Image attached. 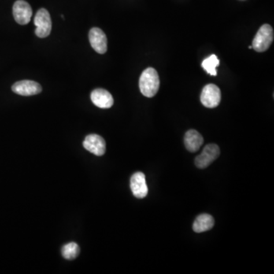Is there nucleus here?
<instances>
[{"label":"nucleus","instance_id":"nucleus-6","mask_svg":"<svg viewBox=\"0 0 274 274\" xmlns=\"http://www.w3.org/2000/svg\"><path fill=\"white\" fill-rule=\"evenodd\" d=\"M13 16L18 24L25 25L28 24L32 17L31 5L24 0H18L13 5Z\"/></svg>","mask_w":274,"mask_h":274},{"label":"nucleus","instance_id":"nucleus-2","mask_svg":"<svg viewBox=\"0 0 274 274\" xmlns=\"http://www.w3.org/2000/svg\"><path fill=\"white\" fill-rule=\"evenodd\" d=\"M274 33L273 27L270 24H264L256 34L252 42L253 50L259 53L266 51L269 49L274 41Z\"/></svg>","mask_w":274,"mask_h":274},{"label":"nucleus","instance_id":"nucleus-15","mask_svg":"<svg viewBox=\"0 0 274 274\" xmlns=\"http://www.w3.org/2000/svg\"><path fill=\"white\" fill-rule=\"evenodd\" d=\"M80 252L79 245L75 242H70L64 245L62 249V255L67 260H72L77 257Z\"/></svg>","mask_w":274,"mask_h":274},{"label":"nucleus","instance_id":"nucleus-10","mask_svg":"<svg viewBox=\"0 0 274 274\" xmlns=\"http://www.w3.org/2000/svg\"><path fill=\"white\" fill-rule=\"evenodd\" d=\"M130 188L137 198L142 199L147 196L149 189L146 184V176L142 172L134 174L130 178Z\"/></svg>","mask_w":274,"mask_h":274},{"label":"nucleus","instance_id":"nucleus-12","mask_svg":"<svg viewBox=\"0 0 274 274\" xmlns=\"http://www.w3.org/2000/svg\"><path fill=\"white\" fill-rule=\"evenodd\" d=\"M204 144V137L195 130H190L184 136L185 147L190 153H196Z\"/></svg>","mask_w":274,"mask_h":274},{"label":"nucleus","instance_id":"nucleus-8","mask_svg":"<svg viewBox=\"0 0 274 274\" xmlns=\"http://www.w3.org/2000/svg\"><path fill=\"white\" fill-rule=\"evenodd\" d=\"M83 146L86 150L97 156H101L106 152V142L101 136L90 134L87 136L83 142Z\"/></svg>","mask_w":274,"mask_h":274},{"label":"nucleus","instance_id":"nucleus-4","mask_svg":"<svg viewBox=\"0 0 274 274\" xmlns=\"http://www.w3.org/2000/svg\"><path fill=\"white\" fill-rule=\"evenodd\" d=\"M222 94L220 89L214 84L204 86L201 94V101L206 108H214L221 101Z\"/></svg>","mask_w":274,"mask_h":274},{"label":"nucleus","instance_id":"nucleus-5","mask_svg":"<svg viewBox=\"0 0 274 274\" xmlns=\"http://www.w3.org/2000/svg\"><path fill=\"white\" fill-rule=\"evenodd\" d=\"M220 154V149L216 144H208L204 147L202 153L197 156L195 159V164L197 168H207L209 164H212L217 159Z\"/></svg>","mask_w":274,"mask_h":274},{"label":"nucleus","instance_id":"nucleus-3","mask_svg":"<svg viewBox=\"0 0 274 274\" xmlns=\"http://www.w3.org/2000/svg\"><path fill=\"white\" fill-rule=\"evenodd\" d=\"M36 26L35 34L40 38H45L50 35L52 29L51 18L46 9H41L38 11L34 20Z\"/></svg>","mask_w":274,"mask_h":274},{"label":"nucleus","instance_id":"nucleus-11","mask_svg":"<svg viewBox=\"0 0 274 274\" xmlns=\"http://www.w3.org/2000/svg\"><path fill=\"white\" fill-rule=\"evenodd\" d=\"M91 100L95 106L104 109L112 108L114 105L112 94L105 89H94L91 94Z\"/></svg>","mask_w":274,"mask_h":274},{"label":"nucleus","instance_id":"nucleus-1","mask_svg":"<svg viewBox=\"0 0 274 274\" xmlns=\"http://www.w3.org/2000/svg\"><path fill=\"white\" fill-rule=\"evenodd\" d=\"M141 93L147 98H153L160 87V79L157 71L152 67L146 68L141 74L139 82Z\"/></svg>","mask_w":274,"mask_h":274},{"label":"nucleus","instance_id":"nucleus-13","mask_svg":"<svg viewBox=\"0 0 274 274\" xmlns=\"http://www.w3.org/2000/svg\"><path fill=\"white\" fill-rule=\"evenodd\" d=\"M215 220L211 215L201 214L197 216L193 225L195 232L201 233L212 229L214 226Z\"/></svg>","mask_w":274,"mask_h":274},{"label":"nucleus","instance_id":"nucleus-7","mask_svg":"<svg viewBox=\"0 0 274 274\" xmlns=\"http://www.w3.org/2000/svg\"><path fill=\"white\" fill-rule=\"evenodd\" d=\"M89 42L91 47L100 54H104L108 50V40L102 30L98 27H93L89 34Z\"/></svg>","mask_w":274,"mask_h":274},{"label":"nucleus","instance_id":"nucleus-9","mask_svg":"<svg viewBox=\"0 0 274 274\" xmlns=\"http://www.w3.org/2000/svg\"><path fill=\"white\" fill-rule=\"evenodd\" d=\"M14 93L23 96H31L39 94L42 91V87L38 82L31 80H22L16 82L12 86Z\"/></svg>","mask_w":274,"mask_h":274},{"label":"nucleus","instance_id":"nucleus-16","mask_svg":"<svg viewBox=\"0 0 274 274\" xmlns=\"http://www.w3.org/2000/svg\"><path fill=\"white\" fill-rule=\"evenodd\" d=\"M252 45H251V46H249V49H252Z\"/></svg>","mask_w":274,"mask_h":274},{"label":"nucleus","instance_id":"nucleus-14","mask_svg":"<svg viewBox=\"0 0 274 274\" xmlns=\"http://www.w3.org/2000/svg\"><path fill=\"white\" fill-rule=\"evenodd\" d=\"M219 63L220 62L216 55L212 54L203 61L202 67L209 75H217L216 67L219 65Z\"/></svg>","mask_w":274,"mask_h":274}]
</instances>
